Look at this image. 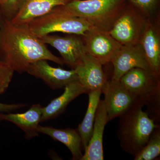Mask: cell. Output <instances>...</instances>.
I'll return each instance as SVG.
<instances>
[{"instance_id":"cell-1","label":"cell","mask_w":160,"mask_h":160,"mask_svg":"<svg viewBox=\"0 0 160 160\" xmlns=\"http://www.w3.org/2000/svg\"><path fill=\"white\" fill-rule=\"evenodd\" d=\"M0 58L18 73L26 72L29 66L44 60L63 66L62 58L53 54L27 25H16L1 15Z\"/></svg>"},{"instance_id":"cell-2","label":"cell","mask_w":160,"mask_h":160,"mask_svg":"<svg viewBox=\"0 0 160 160\" xmlns=\"http://www.w3.org/2000/svg\"><path fill=\"white\" fill-rule=\"evenodd\" d=\"M142 102L137 100L132 106L119 117L117 135L124 151L134 156L148 142L151 133L160 126L143 111Z\"/></svg>"},{"instance_id":"cell-3","label":"cell","mask_w":160,"mask_h":160,"mask_svg":"<svg viewBox=\"0 0 160 160\" xmlns=\"http://www.w3.org/2000/svg\"><path fill=\"white\" fill-rule=\"evenodd\" d=\"M126 4V0H74L62 6L71 15L89 21L96 29L109 32Z\"/></svg>"},{"instance_id":"cell-4","label":"cell","mask_w":160,"mask_h":160,"mask_svg":"<svg viewBox=\"0 0 160 160\" xmlns=\"http://www.w3.org/2000/svg\"><path fill=\"white\" fill-rule=\"evenodd\" d=\"M121 84L138 100L147 106L146 112L155 122L160 117V78L151 71L135 68L120 79Z\"/></svg>"},{"instance_id":"cell-5","label":"cell","mask_w":160,"mask_h":160,"mask_svg":"<svg viewBox=\"0 0 160 160\" xmlns=\"http://www.w3.org/2000/svg\"><path fill=\"white\" fill-rule=\"evenodd\" d=\"M27 25L32 33L39 38L56 32L82 36L86 32L95 28L85 19L69 14L62 6L55 7Z\"/></svg>"},{"instance_id":"cell-6","label":"cell","mask_w":160,"mask_h":160,"mask_svg":"<svg viewBox=\"0 0 160 160\" xmlns=\"http://www.w3.org/2000/svg\"><path fill=\"white\" fill-rule=\"evenodd\" d=\"M147 19L137 8L127 2L109 33L122 46L137 45Z\"/></svg>"},{"instance_id":"cell-7","label":"cell","mask_w":160,"mask_h":160,"mask_svg":"<svg viewBox=\"0 0 160 160\" xmlns=\"http://www.w3.org/2000/svg\"><path fill=\"white\" fill-rule=\"evenodd\" d=\"M86 53L103 66L110 63L117 51L122 46L109 32L93 28L81 36Z\"/></svg>"},{"instance_id":"cell-8","label":"cell","mask_w":160,"mask_h":160,"mask_svg":"<svg viewBox=\"0 0 160 160\" xmlns=\"http://www.w3.org/2000/svg\"><path fill=\"white\" fill-rule=\"evenodd\" d=\"M43 42L50 45L59 52L66 64L74 69L82 62L86 53L81 36L69 34L64 37L50 34L40 38Z\"/></svg>"},{"instance_id":"cell-9","label":"cell","mask_w":160,"mask_h":160,"mask_svg":"<svg viewBox=\"0 0 160 160\" xmlns=\"http://www.w3.org/2000/svg\"><path fill=\"white\" fill-rule=\"evenodd\" d=\"M110 63L113 68L111 79L112 81H119L123 75L133 68H142L151 71L139 44L121 46Z\"/></svg>"},{"instance_id":"cell-10","label":"cell","mask_w":160,"mask_h":160,"mask_svg":"<svg viewBox=\"0 0 160 160\" xmlns=\"http://www.w3.org/2000/svg\"><path fill=\"white\" fill-rule=\"evenodd\" d=\"M104 103L110 122L119 118L132 106L137 99L119 81L108 80L103 88Z\"/></svg>"},{"instance_id":"cell-11","label":"cell","mask_w":160,"mask_h":160,"mask_svg":"<svg viewBox=\"0 0 160 160\" xmlns=\"http://www.w3.org/2000/svg\"><path fill=\"white\" fill-rule=\"evenodd\" d=\"M156 17L147 19L139 44L148 63L150 70L160 78V19Z\"/></svg>"},{"instance_id":"cell-12","label":"cell","mask_w":160,"mask_h":160,"mask_svg":"<svg viewBox=\"0 0 160 160\" xmlns=\"http://www.w3.org/2000/svg\"><path fill=\"white\" fill-rule=\"evenodd\" d=\"M26 72L42 80L46 85L53 89L64 88L69 83L78 80L74 69L65 70L53 67L46 60H42L31 64Z\"/></svg>"},{"instance_id":"cell-13","label":"cell","mask_w":160,"mask_h":160,"mask_svg":"<svg viewBox=\"0 0 160 160\" xmlns=\"http://www.w3.org/2000/svg\"><path fill=\"white\" fill-rule=\"evenodd\" d=\"M103 65L86 54L82 62L74 69L78 81L87 89L92 91H102L108 78L103 69Z\"/></svg>"},{"instance_id":"cell-14","label":"cell","mask_w":160,"mask_h":160,"mask_svg":"<svg viewBox=\"0 0 160 160\" xmlns=\"http://www.w3.org/2000/svg\"><path fill=\"white\" fill-rule=\"evenodd\" d=\"M108 122H109L104 100L100 99L96 112L91 139L84 150L81 160H104L103 134L105 126Z\"/></svg>"},{"instance_id":"cell-15","label":"cell","mask_w":160,"mask_h":160,"mask_svg":"<svg viewBox=\"0 0 160 160\" xmlns=\"http://www.w3.org/2000/svg\"><path fill=\"white\" fill-rule=\"evenodd\" d=\"M74 0H24L17 14L11 20L16 25H27L43 16L57 6H64Z\"/></svg>"},{"instance_id":"cell-16","label":"cell","mask_w":160,"mask_h":160,"mask_svg":"<svg viewBox=\"0 0 160 160\" xmlns=\"http://www.w3.org/2000/svg\"><path fill=\"white\" fill-rule=\"evenodd\" d=\"M42 107L39 104H34L23 113L4 114L0 112V121H6L13 123L25 132L27 139L38 136V128L41 122Z\"/></svg>"},{"instance_id":"cell-17","label":"cell","mask_w":160,"mask_h":160,"mask_svg":"<svg viewBox=\"0 0 160 160\" xmlns=\"http://www.w3.org/2000/svg\"><path fill=\"white\" fill-rule=\"evenodd\" d=\"M64 89L62 94L52 100L47 106L42 107L41 122L57 117L64 112L72 100L81 95L89 93L87 89L78 80L69 83Z\"/></svg>"},{"instance_id":"cell-18","label":"cell","mask_w":160,"mask_h":160,"mask_svg":"<svg viewBox=\"0 0 160 160\" xmlns=\"http://www.w3.org/2000/svg\"><path fill=\"white\" fill-rule=\"evenodd\" d=\"M39 133L49 136L54 141H58L65 145L71 152L72 160H81L83 149L82 138L77 129L66 128L56 129L50 126H39Z\"/></svg>"},{"instance_id":"cell-19","label":"cell","mask_w":160,"mask_h":160,"mask_svg":"<svg viewBox=\"0 0 160 160\" xmlns=\"http://www.w3.org/2000/svg\"><path fill=\"white\" fill-rule=\"evenodd\" d=\"M102 91H92L88 93L89 104L82 122L77 129L82 138L83 150H85L91 139L93 130L96 112L100 100Z\"/></svg>"},{"instance_id":"cell-20","label":"cell","mask_w":160,"mask_h":160,"mask_svg":"<svg viewBox=\"0 0 160 160\" xmlns=\"http://www.w3.org/2000/svg\"><path fill=\"white\" fill-rule=\"evenodd\" d=\"M160 154V128H156L151 133L148 142L134 156V160H152Z\"/></svg>"},{"instance_id":"cell-21","label":"cell","mask_w":160,"mask_h":160,"mask_svg":"<svg viewBox=\"0 0 160 160\" xmlns=\"http://www.w3.org/2000/svg\"><path fill=\"white\" fill-rule=\"evenodd\" d=\"M127 2L137 8L147 18L160 15V0H126Z\"/></svg>"},{"instance_id":"cell-22","label":"cell","mask_w":160,"mask_h":160,"mask_svg":"<svg viewBox=\"0 0 160 160\" xmlns=\"http://www.w3.org/2000/svg\"><path fill=\"white\" fill-rule=\"evenodd\" d=\"M24 0H2L0 13L11 21L19 10Z\"/></svg>"},{"instance_id":"cell-23","label":"cell","mask_w":160,"mask_h":160,"mask_svg":"<svg viewBox=\"0 0 160 160\" xmlns=\"http://www.w3.org/2000/svg\"><path fill=\"white\" fill-rule=\"evenodd\" d=\"M14 72V70L0 58V95L8 89Z\"/></svg>"},{"instance_id":"cell-24","label":"cell","mask_w":160,"mask_h":160,"mask_svg":"<svg viewBox=\"0 0 160 160\" xmlns=\"http://www.w3.org/2000/svg\"><path fill=\"white\" fill-rule=\"evenodd\" d=\"M26 106L27 105L24 104H6L0 103V112H9Z\"/></svg>"},{"instance_id":"cell-25","label":"cell","mask_w":160,"mask_h":160,"mask_svg":"<svg viewBox=\"0 0 160 160\" xmlns=\"http://www.w3.org/2000/svg\"><path fill=\"white\" fill-rule=\"evenodd\" d=\"M1 4H2V0H0V6H1Z\"/></svg>"},{"instance_id":"cell-26","label":"cell","mask_w":160,"mask_h":160,"mask_svg":"<svg viewBox=\"0 0 160 160\" xmlns=\"http://www.w3.org/2000/svg\"><path fill=\"white\" fill-rule=\"evenodd\" d=\"M1 13H0V21H1Z\"/></svg>"}]
</instances>
